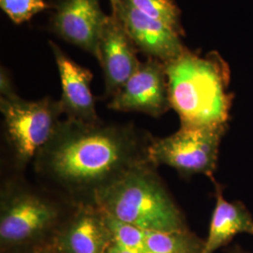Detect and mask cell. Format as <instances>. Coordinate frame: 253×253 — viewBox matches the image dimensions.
<instances>
[{
	"instance_id": "6da1fadb",
	"label": "cell",
	"mask_w": 253,
	"mask_h": 253,
	"mask_svg": "<svg viewBox=\"0 0 253 253\" xmlns=\"http://www.w3.org/2000/svg\"><path fill=\"white\" fill-rule=\"evenodd\" d=\"M154 137L132 124L61 120L33 161L46 188L74 206L96 205L101 192L149 160Z\"/></svg>"
},
{
	"instance_id": "7a4b0ae2",
	"label": "cell",
	"mask_w": 253,
	"mask_h": 253,
	"mask_svg": "<svg viewBox=\"0 0 253 253\" xmlns=\"http://www.w3.org/2000/svg\"><path fill=\"white\" fill-rule=\"evenodd\" d=\"M170 104L181 126L227 125L231 97L226 92L229 73L216 54L202 57L185 49L164 63Z\"/></svg>"
},
{
	"instance_id": "3957f363",
	"label": "cell",
	"mask_w": 253,
	"mask_h": 253,
	"mask_svg": "<svg viewBox=\"0 0 253 253\" xmlns=\"http://www.w3.org/2000/svg\"><path fill=\"white\" fill-rule=\"evenodd\" d=\"M75 206L47 188L20 176L3 182L0 197L2 251L25 245L51 244Z\"/></svg>"
},
{
	"instance_id": "277c9868",
	"label": "cell",
	"mask_w": 253,
	"mask_h": 253,
	"mask_svg": "<svg viewBox=\"0 0 253 253\" xmlns=\"http://www.w3.org/2000/svg\"><path fill=\"white\" fill-rule=\"evenodd\" d=\"M156 168L152 163L136 167L101 192L96 206L109 217L146 231H189Z\"/></svg>"
},
{
	"instance_id": "5b68a950",
	"label": "cell",
	"mask_w": 253,
	"mask_h": 253,
	"mask_svg": "<svg viewBox=\"0 0 253 253\" xmlns=\"http://www.w3.org/2000/svg\"><path fill=\"white\" fill-rule=\"evenodd\" d=\"M0 110L14 166L23 170L54 135L63 114L60 100L50 97L24 100L14 90L9 76H2Z\"/></svg>"
},
{
	"instance_id": "8992f818",
	"label": "cell",
	"mask_w": 253,
	"mask_h": 253,
	"mask_svg": "<svg viewBox=\"0 0 253 253\" xmlns=\"http://www.w3.org/2000/svg\"><path fill=\"white\" fill-rule=\"evenodd\" d=\"M226 127L181 126L172 135L153 138L149 160L155 166L166 165L182 174H205L212 178Z\"/></svg>"
},
{
	"instance_id": "52a82bcc",
	"label": "cell",
	"mask_w": 253,
	"mask_h": 253,
	"mask_svg": "<svg viewBox=\"0 0 253 253\" xmlns=\"http://www.w3.org/2000/svg\"><path fill=\"white\" fill-rule=\"evenodd\" d=\"M119 112H139L158 118L171 108L164 63L154 58L141 62L135 73L109 102Z\"/></svg>"
},
{
	"instance_id": "ba28073f",
	"label": "cell",
	"mask_w": 253,
	"mask_h": 253,
	"mask_svg": "<svg viewBox=\"0 0 253 253\" xmlns=\"http://www.w3.org/2000/svg\"><path fill=\"white\" fill-rule=\"evenodd\" d=\"M112 241L106 214L96 205H79L59 227L51 246L57 253H106Z\"/></svg>"
},
{
	"instance_id": "9c48e42d",
	"label": "cell",
	"mask_w": 253,
	"mask_h": 253,
	"mask_svg": "<svg viewBox=\"0 0 253 253\" xmlns=\"http://www.w3.org/2000/svg\"><path fill=\"white\" fill-rule=\"evenodd\" d=\"M54 8V32L98 58L100 35L108 17L99 0H58Z\"/></svg>"
},
{
	"instance_id": "30bf717a",
	"label": "cell",
	"mask_w": 253,
	"mask_h": 253,
	"mask_svg": "<svg viewBox=\"0 0 253 253\" xmlns=\"http://www.w3.org/2000/svg\"><path fill=\"white\" fill-rule=\"evenodd\" d=\"M105 82V96L113 98L138 69L137 47L114 13L106 19L99 42L98 58Z\"/></svg>"
},
{
	"instance_id": "8fae6325",
	"label": "cell",
	"mask_w": 253,
	"mask_h": 253,
	"mask_svg": "<svg viewBox=\"0 0 253 253\" xmlns=\"http://www.w3.org/2000/svg\"><path fill=\"white\" fill-rule=\"evenodd\" d=\"M113 13L121 21L136 47L149 58L166 63L185 51L181 34L163 22L146 16L127 0H122Z\"/></svg>"
},
{
	"instance_id": "7c38bea8",
	"label": "cell",
	"mask_w": 253,
	"mask_h": 253,
	"mask_svg": "<svg viewBox=\"0 0 253 253\" xmlns=\"http://www.w3.org/2000/svg\"><path fill=\"white\" fill-rule=\"evenodd\" d=\"M61 80L62 95L60 103L67 118L94 123L100 121L96 111L95 98L90 83L93 75L89 70L75 63L62 50L50 42Z\"/></svg>"
},
{
	"instance_id": "4fadbf2b",
	"label": "cell",
	"mask_w": 253,
	"mask_h": 253,
	"mask_svg": "<svg viewBox=\"0 0 253 253\" xmlns=\"http://www.w3.org/2000/svg\"><path fill=\"white\" fill-rule=\"evenodd\" d=\"M216 208L211 217L209 232L203 253H214L226 246L235 235H253V217L241 203H230L224 199L217 185Z\"/></svg>"
},
{
	"instance_id": "5bb4252c",
	"label": "cell",
	"mask_w": 253,
	"mask_h": 253,
	"mask_svg": "<svg viewBox=\"0 0 253 253\" xmlns=\"http://www.w3.org/2000/svg\"><path fill=\"white\" fill-rule=\"evenodd\" d=\"M127 2L146 16L163 22L183 35L180 11L172 0H127Z\"/></svg>"
},
{
	"instance_id": "9a60e30c",
	"label": "cell",
	"mask_w": 253,
	"mask_h": 253,
	"mask_svg": "<svg viewBox=\"0 0 253 253\" xmlns=\"http://www.w3.org/2000/svg\"><path fill=\"white\" fill-rule=\"evenodd\" d=\"M0 6L9 18L21 25L48 8L44 0H0Z\"/></svg>"
},
{
	"instance_id": "2e32d148",
	"label": "cell",
	"mask_w": 253,
	"mask_h": 253,
	"mask_svg": "<svg viewBox=\"0 0 253 253\" xmlns=\"http://www.w3.org/2000/svg\"><path fill=\"white\" fill-rule=\"evenodd\" d=\"M51 244H34L19 246L4 250V253H49L51 251Z\"/></svg>"
},
{
	"instance_id": "e0dca14e",
	"label": "cell",
	"mask_w": 253,
	"mask_h": 253,
	"mask_svg": "<svg viewBox=\"0 0 253 253\" xmlns=\"http://www.w3.org/2000/svg\"><path fill=\"white\" fill-rule=\"evenodd\" d=\"M106 253H151L146 251L144 247L137 248V249H131L126 248L122 245L118 244L115 241H112L111 245L109 246L108 250Z\"/></svg>"
},
{
	"instance_id": "ac0fdd59",
	"label": "cell",
	"mask_w": 253,
	"mask_h": 253,
	"mask_svg": "<svg viewBox=\"0 0 253 253\" xmlns=\"http://www.w3.org/2000/svg\"><path fill=\"white\" fill-rule=\"evenodd\" d=\"M111 1V5H112V9H113V11L115 10V9L118 8V5H119V3L122 1V0H110Z\"/></svg>"
},
{
	"instance_id": "d6986e66",
	"label": "cell",
	"mask_w": 253,
	"mask_h": 253,
	"mask_svg": "<svg viewBox=\"0 0 253 253\" xmlns=\"http://www.w3.org/2000/svg\"><path fill=\"white\" fill-rule=\"evenodd\" d=\"M49 253H57L56 252H54V250H53V248H51V251L49 252Z\"/></svg>"
},
{
	"instance_id": "ffe728a7",
	"label": "cell",
	"mask_w": 253,
	"mask_h": 253,
	"mask_svg": "<svg viewBox=\"0 0 253 253\" xmlns=\"http://www.w3.org/2000/svg\"><path fill=\"white\" fill-rule=\"evenodd\" d=\"M235 253H241V252H237V251H235Z\"/></svg>"
}]
</instances>
